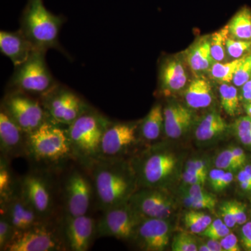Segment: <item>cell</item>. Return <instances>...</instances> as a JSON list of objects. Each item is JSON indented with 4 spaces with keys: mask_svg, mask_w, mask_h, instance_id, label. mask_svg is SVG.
Wrapping results in <instances>:
<instances>
[{
    "mask_svg": "<svg viewBox=\"0 0 251 251\" xmlns=\"http://www.w3.org/2000/svg\"><path fill=\"white\" fill-rule=\"evenodd\" d=\"M63 239L45 223L25 230L15 232L5 248L6 251H56L64 250Z\"/></svg>",
    "mask_w": 251,
    "mask_h": 251,
    "instance_id": "9",
    "label": "cell"
},
{
    "mask_svg": "<svg viewBox=\"0 0 251 251\" xmlns=\"http://www.w3.org/2000/svg\"><path fill=\"white\" fill-rule=\"evenodd\" d=\"M240 99L246 103L251 102V78L242 86Z\"/></svg>",
    "mask_w": 251,
    "mask_h": 251,
    "instance_id": "50",
    "label": "cell"
},
{
    "mask_svg": "<svg viewBox=\"0 0 251 251\" xmlns=\"http://www.w3.org/2000/svg\"><path fill=\"white\" fill-rule=\"evenodd\" d=\"M7 158L1 156L0 160V198L1 203L6 201L14 193V181L10 171Z\"/></svg>",
    "mask_w": 251,
    "mask_h": 251,
    "instance_id": "31",
    "label": "cell"
},
{
    "mask_svg": "<svg viewBox=\"0 0 251 251\" xmlns=\"http://www.w3.org/2000/svg\"><path fill=\"white\" fill-rule=\"evenodd\" d=\"M15 229L4 214L0 217V250L4 251L5 248L9 244L14 237Z\"/></svg>",
    "mask_w": 251,
    "mask_h": 251,
    "instance_id": "36",
    "label": "cell"
},
{
    "mask_svg": "<svg viewBox=\"0 0 251 251\" xmlns=\"http://www.w3.org/2000/svg\"><path fill=\"white\" fill-rule=\"evenodd\" d=\"M173 251H197L196 241L187 233H180L175 236L172 244Z\"/></svg>",
    "mask_w": 251,
    "mask_h": 251,
    "instance_id": "34",
    "label": "cell"
},
{
    "mask_svg": "<svg viewBox=\"0 0 251 251\" xmlns=\"http://www.w3.org/2000/svg\"><path fill=\"white\" fill-rule=\"evenodd\" d=\"M64 187L66 215H86L92 196L90 179L80 171L74 170L68 176Z\"/></svg>",
    "mask_w": 251,
    "mask_h": 251,
    "instance_id": "11",
    "label": "cell"
},
{
    "mask_svg": "<svg viewBox=\"0 0 251 251\" xmlns=\"http://www.w3.org/2000/svg\"><path fill=\"white\" fill-rule=\"evenodd\" d=\"M243 169H244V171H246V173L251 177V165H247V166H244Z\"/></svg>",
    "mask_w": 251,
    "mask_h": 251,
    "instance_id": "56",
    "label": "cell"
},
{
    "mask_svg": "<svg viewBox=\"0 0 251 251\" xmlns=\"http://www.w3.org/2000/svg\"><path fill=\"white\" fill-rule=\"evenodd\" d=\"M221 246L225 251H240L241 248L239 247L237 236L235 234L229 233L226 237L220 239Z\"/></svg>",
    "mask_w": 251,
    "mask_h": 251,
    "instance_id": "42",
    "label": "cell"
},
{
    "mask_svg": "<svg viewBox=\"0 0 251 251\" xmlns=\"http://www.w3.org/2000/svg\"><path fill=\"white\" fill-rule=\"evenodd\" d=\"M219 212L224 224L229 228H233L236 225H237L233 208H232V201L223 202L220 206Z\"/></svg>",
    "mask_w": 251,
    "mask_h": 251,
    "instance_id": "37",
    "label": "cell"
},
{
    "mask_svg": "<svg viewBox=\"0 0 251 251\" xmlns=\"http://www.w3.org/2000/svg\"><path fill=\"white\" fill-rule=\"evenodd\" d=\"M240 237L241 243L244 250L251 251V221L243 225Z\"/></svg>",
    "mask_w": 251,
    "mask_h": 251,
    "instance_id": "45",
    "label": "cell"
},
{
    "mask_svg": "<svg viewBox=\"0 0 251 251\" xmlns=\"http://www.w3.org/2000/svg\"><path fill=\"white\" fill-rule=\"evenodd\" d=\"M228 36L227 25L210 34L211 54L214 62H227L229 61L226 50V41Z\"/></svg>",
    "mask_w": 251,
    "mask_h": 251,
    "instance_id": "28",
    "label": "cell"
},
{
    "mask_svg": "<svg viewBox=\"0 0 251 251\" xmlns=\"http://www.w3.org/2000/svg\"><path fill=\"white\" fill-rule=\"evenodd\" d=\"M138 128L136 124L110 122L102 138L99 160H118L125 154L138 143Z\"/></svg>",
    "mask_w": 251,
    "mask_h": 251,
    "instance_id": "10",
    "label": "cell"
},
{
    "mask_svg": "<svg viewBox=\"0 0 251 251\" xmlns=\"http://www.w3.org/2000/svg\"><path fill=\"white\" fill-rule=\"evenodd\" d=\"M26 153L36 161L46 163H59L73 156L67 129L53 122H44L27 134Z\"/></svg>",
    "mask_w": 251,
    "mask_h": 251,
    "instance_id": "4",
    "label": "cell"
},
{
    "mask_svg": "<svg viewBox=\"0 0 251 251\" xmlns=\"http://www.w3.org/2000/svg\"><path fill=\"white\" fill-rule=\"evenodd\" d=\"M251 78V60L250 54H249L245 57L244 62L234 73L232 82L235 87H242Z\"/></svg>",
    "mask_w": 251,
    "mask_h": 251,
    "instance_id": "33",
    "label": "cell"
},
{
    "mask_svg": "<svg viewBox=\"0 0 251 251\" xmlns=\"http://www.w3.org/2000/svg\"><path fill=\"white\" fill-rule=\"evenodd\" d=\"M246 57L227 62H214L208 73L209 78L220 84L230 83L233 79L234 73L244 62Z\"/></svg>",
    "mask_w": 251,
    "mask_h": 251,
    "instance_id": "27",
    "label": "cell"
},
{
    "mask_svg": "<svg viewBox=\"0 0 251 251\" xmlns=\"http://www.w3.org/2000/svg\"><path fill=\"white\" fill-rule=\"evenodd\" d=\"M229 37L251 41V9L243 6L227 24Z\"/></svg>",
    "mask_w": 251,
    "mask_h": 251,
    "instance_id": "26",
    "label": "cell"
},
{
    "mask_svg": "<svg viewBox=\"0 0 251 251\" xmlns=\"http://www.w3.org/2000/svg\"><path fill=\"white\" fill-rule=\"evenodd\" d=\"M198 251H211L210 249L208 247L206 244H202L201 247H198Z\"/></svg>",
    "mask_w": 251,
    "mask_h": 251,
    "instance_id": "55",
    "label": "cell"
},
{
    "mask_svg": "<svg viewBox=\"0 0 251 251\" xmlns=\"http://www.w3.org/2000/svg\"><path fill=\"white\" fill-rule=\"evenodd\" d=\"M183 193H186L191 197L199 201H206V202L215 203V204L217 203L216 198L204 191L202 185H191V186L185 190Z\"/></svg>",
    "mask_w": 251,
    "mask_h": 251,
    "instance_id": "38",
    "label": "cell"
},
{
    "mask_svg": "<svg viewBox=\"0 0 251 251\" xmlns=\"http://www.w3.org/2000/svg\"><path fill=\"white\" fill-rule=\"evenodd\" d=\"M128 202L142 217L150 219H167L171 216L174 206L168 195L155 188L135 193Z\"/></svg>",
    "mask_w": 251,
    "mask_h": 251,
    "instance_id": "15",
    "label": "cell"
},
{
    "mask_svg": "<svg viewBox=\"0 0 251 251\" xmlns=\"http://www.w3.org/2000/svg\"><path fill=\"white\" fill-rule=\"evenodd\" d=\"M232 204L237 225L243 226L247 221V206L236 201H232Z\"/></svg>",
    "mask_w": 251,
    "mask_h": 251,
    "instance_id": "41",
    "label": "cell"
},
{
    "mask_svg": "<svg viewBox=\"0 0 251 251\" xmlns=\"http://www.w3.org/2000/svg\"><path fill=\"white\" fill-rule=\"evenodd\" d=\"M91 167L94 193L102 210L129 201L135 193V181L125 164L119 159H100Z\"/></svg>",
    "mask_w": 251,
    "mask_h": 251,
    "instance_id": "1",
    "label": "cell"
},
{
    "mask_svg": "<svg viewBox=\"0 0 251 251\" xmlns=\"http://www.w3.org/2000/svg\"><path fill=\"white\" fill-rule=\"evenodd\" d=\"M225 173H226V171L224 170L216 168V169L211 170L210 173L208 175L211 186L214 191H216V188H217Z\"/></svg>",
    "mask_w": 251,
    "mask_h": 251,
    "instance_id": "48",
    "label": "cell"
},
{
    "mask_svg": "<svg viewBox=\"0 0 251 251\" xmlns=\"http://www.w3.org/2000/svg\"><path fill=\"white\" fill-rule=\"evenodd\" d=\"M237 178L241 188L247 192H251V177L244 169L239 171Z\"/></svg>",
    "mask_w": 251,
    "mask_h": 251,
    "instance_id": "47",
    "label": "cell"
},
{
    "mask_svg": "<svg viewBox=\"0 0 251 251\" xmlns=\"http://www.w3.org/2000/svg\"><path fill=\"white\" fill-rule=\"evenodd\" d=\"M0 50L11 59L15 67L25 62L36 50L31 41L21 29L16 32L1 31L0 33Z\"/></svg>",
    "mask_w": 251,
    "mask_h": 251,
    "instance_id": "20",
    "label": "cell"
},
{
    "mask_svg": "<svg viewBox=\"0 0 251 251\" xmlns=\"http://www.w3.org/2000/svg\"><path fill=\"white\" fill-rule=\"evenodd\" d=\"M250 56H251V53H250Z\"/></svg>",
    "mask_w": 251,
    "mask_h": 251,
    "instance_id": "57",
    "label": "cell"
},
{
    "mask_svg": "<svg viewBox=\"0 0 251 251\" xmlns=\"http://www.w3.org/2000/svg\"><path fill=\"white\" fill-rule=\"evenodd\" d=\"M1 107L27 134L48 121L43 104L23 92L13 91L5 97Z\"/></svg>",
    "mask_w": 251,
    "mask_h": 251,
    "instance_id": "7",
    "label": "cell"
},
{
    "mask_svg": "<svg viewBox=\"0 0 251 251\" xmlns=\"http://www.w3.org/2000/svg\"><path fill=\"white\" fill-rule=\"evenodd\" d=\"M181 53L195 75L208 74L214 63L211 54L210 35L198 38Z\"/></svg>",
    "mask_w": 251,
    "mask_h": 251,
    "instance_id": "22",
    "label": "cell"
},
{
    "mask_svg": "<svg viewBox=\"0 0 251 251\" xmlns=\"http://www.w3.org/2000/svg\"><path fill=\"white\" fill-rule=\"evenodd\" d=\"M62 239L73 251H87L97 235V224L90 216L65 215L62 226Z\"/></svg>",
    "mask_w": 251,
    "mask_h": 251,
    "instance_id": "14",
    "label": "cell"
},
{
    "mask_svg": "<svg viewBox=\"0 0 251 251\" xmlns=\"http://www.w3.org/2000/svg\"><path fill=\"white\" fill-rule=\"evenodd\" d=\"M176 157L166 151H151L140 163L139 177L147 188L159 186L170 177L176 167Z\"/></svg>",
    "mask_w": 251,
    "mask_h": 251,
    "instance_id": "13",
    "label": "cell"
},
{
    "mask_svg": "<svg viewBox=\"0 0 251 251\" xmlns=\"http://www.w3.org/2000/svg\"><path fill=\"white\" fill-rule=\"evenodd\" d=\"M163 117L165 133L173 139L187 133L193 122L192 110L178 102H171L163 108Z\"/></svg>",
    "mask_w": 251,
    "mask_h": 251,
    "instance_id": "21",
    "label": "cell"
},
{
    "mask_svg": "<svg viewBox=\"0 0 251 251\" xmlns=\"http://www.w3.org/2000/svg\"><path fill=\"white\" fill-rule=\"evenodd\" d=\"M20 189L38 214L47 219L52 209V196L48 180L36 173L26 175L20 181Z\"/></svg>",
    "mask_w": 251,
    "mask_h": 251,
    "instance_id": "17",
    "label": "cell"
},
{
    "mask_svg": "<svg viewBox=\"0 0 251 251\" xmlns=\"http://www.w3.org/2000/svg\"><path fill=\"white\" fill-rule=\"evenodd\" d=\"M21 30L38 50L58 48L64 18L46 9L43 0H28L21 17Z\"/></svg>",
    "mask_w": 251,
    "mask_h": 251,
    "instance_id": "3",
    "label": "cell"
},
{
    "mask_svg": "<svg viewBox=\"0 0 251 251\" xmlns=\"http://www.w3.org/2000/svg\"><path fill=\"white\" fill-rule=\"evenodd\" d=\"M143 219L128 202L112 206L103 211L97 224V235L129 240L134 238Z\"/></svg>",
    "mask_w": 251,
    "mask_h": 251,
    "instance_id": "6",
    "label": "cell"
},
{
    "mask_svg": "<svg viewBox=\"0 0 251 251\" xmlns=\"http://www.w3.org/2000/svg\"><path fill=\"white\" fill-rule=\"evenodd\" d=\"M234 179V175L231 172H226L225 173L224 176H223L222 179L220 181L219 185H218L217 188H216L215 191H224L226 189L227 186H229L231 183L232 182Z\"/></svg>",
    "mask_w": 251,
    "mask_h": 251,
    "instance_id": "49",
    "label": "cell"
},
{
    "mask_svg": "<svg viewBox=\"0 0 251 251\" xmlns=\"http://www.w3.org/2000/svg\"><path fill=\"white\" fill-rule=\"evenodd\" d=\"M46 51L36 50L25 62L16 67L10 81L14 91L44 96L54 88V80L45 60Z\"/></svg>",
    "mask_w": 251,
    "mask_h": 251,
    "instance_id": "5",
    "label": "cell"
},
{
    "mask_svg": "<svg viewBox=\"0 0 251 251\" xmlns=\"http://www.w3.org/2000/svg\"><path fill=\"white\" fill-rule=\"evenodd\" d=\"M133 239L143 250H166L170 242L169 224L166 219L143 218Z\"/></svg>",
    "mask_w": 251,
    "mask_h": 251,
    "instance_id": "18",
    "label": "cell"
},
{
    "mask_svg": "<svg viewBox=\"0 0 251 251\" xmlns=\"http://www.w3.org/2000/svg\"><path fill=\"white\" fill-rule=\"evenodd\" d=\"M212 222L211 216L202 212L192 209L187 211L184 216L185 227L193 234H201Z\"/></svg>",
    "mask_w": 251,
    "mask_h": 251,
    "instance_id": "30",
    "label": "cell"
},
{
    "mask_svg": "<svg viewBox=\"0 0 251 251\" xmlns=\"http://www.w3.org/2000/svg\"><path fill=\"white\" fill-rule=\"evenodd\" d=\"M232 150L234 158H235L238 165L241 168L245 164L246 161H247V155L242 148H232Z\"/></svg>",
    "mask_w": 251,
    "mask_h": 251,
    "instance_id": "51",
    "label": "cell"
},
{
    "mask_svg": "<svg viewBox=\"0 0 251 251\" xmlns=\"http://www.w3.org/2000/svg\"><path fill=\"white\" fill-rule=\"evenodd\" d=\"M234 129L238 138L243 135L251 134V117H239L234 124Z\"/></svg>",
    "mask_w": 251,
    "mask_h": 251,
    "instance_id": "40",
    "label": "cell"
},
{
    "mask_svg": "<svg viewBox=\"0 0 251 251\" xmlns=\"http://www.w3.org/2000/svg\"><path fill=\"white\" fill-rule=\"evenodd\" d=\"M1 214H4L14 226L15 232L25 230L44 224V218L29 204L19 186L4 202L1 203Z\"/></svg>",
    "mask_w": 251,
    "mask_h": 251,
    "instance_id": "12",
    "label": "cell"
},
{
    "mask_svg": "<svg viewBox=\"0 0 251 251\" xmlns=\"http://www.w3.org/2000/svg\"><path fill=\"white\" fill-rule=\"evenodd\" d=\"M185 171L193 172L198 174L208 176L207 165L202 160H191L186 165Z\"/></svg>",
    "mask_w": 251,
    "mask_h": 251,
    "instance_id": "43",
    "label": "cell"
},
{
    "mask_svg": "<svg viewBox=\"0 0 251 251\" xmlns=\"http://www.w3.org/2000/svg\"><path fill=\"white\" fill-rule=\"evenodd\" d=\"M227 125L219 112L213 111L202 117L195 135L200 141H208L219 136L227 129Z\"/></svg>",
    "mask_w": 251,
    "mask_h": 251,
    "instance_id": "24",
    "label": "cell"
},
{
    "mask_svg": "<svg viewBox=\"0 0 251 251\" xmlns=\"http://www.w3.org/2000/svg\"><path fill=\"white\" fill-rule=\"evenodd\" d=\"M216 168L224 171H235L240 168L234 158L232 148L224 150L219 153L215 160Z\"/></svg>",
    "mask_w": 251,
    "mask_h": 251,
    "instance_id": "35",
    "label": "cell"
},
{
    "mask_svg": "<svg viewBox=\"0 0 251 251\" xmlns=\"http://www.w3.org/2000/svg\"><path fill=\"white\" fill-rule=\"evenodd\" d=\"M229 233H230V228L224 224L213 230L209 231V232H203L201 234L204 237L209 238V239L220 240Z\"/></svg>",
    "mask_w": 251,
    "mask_h": 251,
    "instance_id": "46",
    "label": "cell"
},
{
    "mask_svg": "<svg viewBox=\"0 0 251 251\" xmlns=\"http://www.w3.org/2000/svg\"><path fill=\"white\" fill-rule=\"evenodd\" d=\"M110 122L98 112L87 109L67 131L73 156L87 166L100 159V144Z\"/></svg>",
    "mask_w": 251,
    "mask_h": 251,
    "instance_id": "2",
    "label": "cell"
},
{
    "mask_svg": "<svg viewBox=\"0 0 251 251\" xmlns=\"http://www.w3.org/2000/svg\"><path fill=\"white\" fill-rule=\"evenodd\" d=\"M183 202L184 205L191 209H209L214 210L215 203L206 202V201H199L195 199L186 193H183Z\"/></svg>",
    "mask_w": 251,
    "mask_h": 251,
    "instance_id": "39",
    "label": "cell"
},
{
    "mask_svg": "<svg viewBox=\"0 0 251 251\" xmlns=\"http://www.w3.org/2000/svg\"><path fill=\"white\" fill-rule=\"evenodd\" d=\"M207 176L198 174L193 172L185 171L183 174V180L184 182L189 185H204L205 184Z\"/></svg>",
    "mask_w": 251,
    "mask_h": 251,
    "instance_id": "44",
    "label": "cell"
},
{
    "mask_svg": "<svg viewBox=\"0 0 251 251\" xmlns=\"http://www.w3.org/2000/svg\"><path fill=\"white\" fill-rule=\"evenodd\" d=\"M187 64L182 53L166 57L159 69L160 90L165 95L179 93L189 83Z\"/></svg>",
    "mask_w": 251,
    "mask_h": 251,
    "instance_id": "16",
    "label": "cell"
},
{
    "mask_svg": "<svg viewBox=\"0 0 251 251\" xmlns=\"http://www.w3.org/2000/svg\"><path fill=\"white\" fill-rule=\"evenodd\" d=\"M245 109L248 116L251 117V102H250V103H246Z\"/></svg>",
    "mask_w": 251,
    "mask_h": 251,
    "instance_id": "54",
    "label": "cell"
},
{
    "mask_svg": "<svg viewBox=\"0 0 251 251\" xmlns=\"http://www.w3.org/2000/svg\"><path fill=\"white\" fill-rule=\"evenodd\" d=\"M186 105L191 109H203L210 106L214 92L210 81L204 75H196L184 90Z\"/></svg>",
    "mask_w": 251,
    "mask_h": 251,
    "instance_id": "23",
    "label": "cell"
},
{
    "mask_svg": "<svg viewBox=\"0 0 251 251\" xmlns=\"http://www.w3.org/2000/svg\"><path fill=\"white\" fill-rule=\"evenodd\" d=\"M27 133L1 107L0 111V147L1 156L9 158L26 152Z\"/></svg>",
    "mask_w": 251,
    "mask_h": 251,
    "instance_id": "19",
    "label": "cell"
},
{
    "mask_svg": "<svg viewBox=\"0 0 251 251\" xmlns=\"http://www.w3.org/2000/svg\"><path fill=\"white\" fill-rule=\"evenodd\" d=\"M163 108L161 104H156L140 124V135L148 141L158 139L163 130Z\"/></svg>",
    "mask_w": 251,
    "mask_h": 251,
    "instance_id": "25",
    "label": "cell"
},
{
    "mask_svg": "<svg viewBox=\"0 0 251 251\" xmlns=\"http://www.w3.org/2000/svg\"><path fill=\"white\" fill-rule=\"evenodd\" d=\"M211 251H223L222 246L221 242L218 239H209L206 243Z\"/></svg>",
    "mask_w": 251,
    "mask_h": 251,
    "instance_id": "52",
    "label": "cell"
},
{
    "mask_svg": "<svg viewBox=\"0 0 251 251\" xmlns=\"http://www.w3.org/2000/svg\"><path fill=\"white\" fill-rule=\"evenodd\" d=\"M226 50L229 61L243 58L251 52V41L238 40L228 36Z\"/></svg>",
    "mask_w": 251,
    "mask_h": 251,
    "instance_id": "32",
    "label": "cell"
},
{
    "mask_svg": "<svg viewBox=\"0 0 251 251\" xmlns=\"http://www.w3.org/2000/svg\"><path fill=\"white\" fill-rule=\"evenodd\" d=\"M43 105L50 122L69 126L88 109L82 99L72 91L52 89L43 96Z\"/></svg>",
    "mask_w": 251,
    "mask_h": 251,
    "instance_id": "8",
    "label": "cell"
},
{
    "mask_svg": "<svg viewBox=\"0 0 251 251\" xmlns=\"http://www.w3.org/2000/svg\"><path fill=\"white\" fill-rule=\"evenodd\" d=\"M238 138L244 145L251 148V134L243 135V136L239 137Z\"/></svg>",
    "mask_w": 251,
    "mask_h": 251,
    "instance_id": "53",
    "label": "cell"
},
{
    "mask_svg": "<svg viewBox=\"0 0 251 251\" xmlns=\"http://www.w3.org/2000/svg\"><path fill=\"white\" fill-rule=\"evenodd\" d=\"M220 98L225 112L229 116H234L239 110V98L237 87L229 83L220 84Z\"/></svg>",
    "mask_w": 251,
    "mask_h": 251,
    "instance_id": "29",
    "label": "cell"
}]
</instances>
